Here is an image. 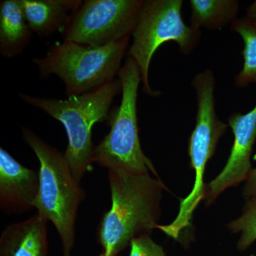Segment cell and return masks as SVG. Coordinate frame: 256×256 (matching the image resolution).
<instances>
[{
  "label": "cell",
  "instance_id": "1",
  "mask_svg": "<svg viewBox=\"0 0 256 256\" xmlns=\"http://www.w3.org/2000/svg\"><path fill=\"white\" fill-rule=\"evenodd\" d=\"M111 207L102 216L98 240L107 256H117L140 236L158 226L164 184L149 174L108 170Z\"/></svg>",
  "mask_w": 256,
  "mask_h": 256
},
{
  "label": "cell",
  "instance_id": "2",
  "mask_svg": "<svg viewBox=\"0 0 256 256\" xmlns=\"http://www.w3.org/2000/svg\"><path fill=\"white\" fill-rule=\"evenodd\" d=\"M122 92L120 78L86 94L67 99L46 98L20 94L28 105L46 112L63 124L68 137L64 156L77 182L80 184L94 163L92 128L97 122L108 118L114 97Z\"/></svg>",
  "mask_w": 256,
  "mask_h": 256
},
{
  "label": "cell",
  "instance_id": "3",
  "mask_svg": "<svg viewBox=\"0 0 256 256\" xmlns=\"http://www.w3.org/2000/svg\"><path fill=\"white\" fill-rule=\"evenodd\" d=\"M24 140L40 162V191L34 208L56 229L63 256H72L78 207L85 198L64 154L28 128H22Z\"/></svg>",
  "mask_w": 256,
  "mask_h": 256
},
{
  "label": "cell",
  "instance_id": "4",
  "mask_svg": "<svg viewBox=\"0 0 256 256\" xmlns=\"http://www.w3.org/2000/svg\"><path fill=\"white\" fill-rule=\"evenodd\" d=\"M130 36L110 44L92 47L64 41L42 58H34L42 78L52 75L63 82L68 97L86 94L118 76Z\"/></svg>",
  "mask_w": 256,
  "mask_h": 256
},
{
  "label": "cell",
  "instance_id": "5",
  "mask_svg": "<svg viewBox=\"0 0 256 256\" xmlns=\"http://www.w3.org/2000/svg\"><path fill=\"white\" fill-rule=\"evenodd\" d=\"M192 86L196 92L197 110L196 126L188 140V152L190 164L195 172L194 184L191 193L181 200L175 220L169 225L156 227L175 240H178L182 232L191 226L194 212L205 198L204 176L206 164L214 154L218 140L228 127L216 112L213 72L206 70L197 74Z\"/></svg>",
  "mask_w": 256,
  "mask_h": 256
},
{
  "label": "cell",
  "instance_id": "6",
  "mask_svg": "<svg viewBox=\"0 0 256 256\" xmlns=\"http://www.w3.org/2000/svg\"><path fill=\"white\" fill-rule=\"evenodd\" d=\"M118 78L122 82V99L110 116V130L95 148L94 162L108 170L134 174H149L156 172L141 148L138 134L137 100L142 82L136 62L128 56Z\"/></svg>",
  "mask_w": 256,
  "mask_h": 256
},
{
  "label": "cell",
  "instance_id": "7",
  "mask_svg": "<svg viewBox=\"0 0 256 256\" xmlns=\"http://www.w3.org/2000/svg\"><path fill=\"white\" fill-rule=\"evenodd\" d=\"M182 0H146L143 2L137 24L132 34V42L128 56L136 62L140 73L143 92L159 96L152 88L149 69L152 58L161 45L169 42L178 44L184 55L196 48L201 30L188 26L182 18Z\"/></svg>",
  "mask_w": 256,
  "mask_h": 256
},
{
  "label": "cell",
  "instance_id": "8",
  "mask_svg": "<svg viewBox=\"0 0 256 256\" xmlns=\"http://www.w3.org/2000/svg\"><path fill=\"white\" fill-rule=\"evenodd\" d=\"M143 0H86L64 28V41L92 47L132 36Z\"/></svg>",
  "mask_w": 256,
  "mask_h": 256
},
{
  "label": "cell",
  "instance_id": "9",
  "mask_svg": "<svg viewBox=\"0 0 256 256\" xmlns=\"http://www.w3.org/2000/svg\"><path fill=\"white\" fill-rule=\"evenodd\" d=\"M234 141L228 161L220 174L206 184L205 198L208 204L230 186L247 180L252 170L250 156L256 140V104L247 114L236 112L228 118Z\"/></svg>",
  "mask_w": 256,
  "mask_h": 256
},
{
  "label": "cell",
  "instance_id": "10",
  "mask_svg": "<svg viewBox=\"0 0 256 256\" xmlns=\"http://www.w3.org/2000/svg\"><path fill=\"white\" fill-rule=\"evenodd\" d=\"M40 191L38 173L24 166L0 148V208L8 215L34 208Z\"/></svg>",
  "mask_w": 256,
  "mask_h": 256
},
{
  "label": "cell",
  "instance_id": "11",
  "mask_svg": "<svg viewBox=\"0 0 256 256\" xmlns=\"http://www.w3.org/2000/svg\"><path fill=\"white\" fill-rule=\"evenodd\" d=\"M47 222L36 212L5 227L0 236V256H48Z\"/></svg>",
  "mask_w": 256,
  "mask_h": 256
},
{
  "label": "cell",
  "instance_id": "12",
  "mask_svg": "<svg viewBox=\"0 0 256 256\" xmlns=\"http://www.w3.org/2000/svg\"><path fill=\"white\" fill-rule=\"evenodd\" d=\"M32 32L40 36L53 34L65 28L82 0H20Z\"/></svg>",
  "mask_w": 256,
  "mask_h": 256
},
{
  "label": "cell",
  "instance_id": "13",
  "mask_svg": "<svg viewBox=\"0 0 256 256\" xmlns=\"http://www.w3.org/2000/svg\"><path fill=\"white\" fill-rule=\"evenodd\" d=\"M28 26L20 0L0 2V53L5 58L21 54L31 40Z\"/></svg>",
  "mask_w": 256,
  "mask_h": 256
},
{
  "label": "cell",
  "instance_id": "14",
  "mask_svg": "<svg viewBox=\"0 0 256 256\" xmlns=\"http://www.w3.org/2000/svg\"><path fill=\"white\" fill-rule=\"evenodd\" d=\"M191 26L201 30H220L236 20V0H191Z\"/></svg>",
  "mask_w": 256,
  "mask_h": 256
},
{
  "label": "cell",
  "instance_id": "15",
  "mask_svg": "<svg viewBox=\"0 0 256 256\" xmlns=\"http://www.w3.org/2000/svg\"><path fill=\"white\" fill-rule=\"evenodd\" d=\"M230 26L244 41V66L236 76L235 82L238 88H245L256 82V24L244 18L234 20Z\"/></svg>",
  "mask_w": 256,
  "mask_h": 256
},
{
  "label": "cell",
  "instance_id": "16",
  "mask_svg": "<svg viewBox=\"0 0 256 256\" xmlns=\"http://www.w3.org/2000/svg\"><path fill=\"white\" fill-rule=\"evenodd\" d=\"M233 233H240L238 242L239 250H246L256 240V197L248 200L242 216L229 224Z\"/></svg>",
  "mask_w": 256,
  "mask_h": 256
},
{
  "label": "cell",
  "instance_id": "17",
  "mask_svg": "<svg viewBox=\"0 0 256 256\" xmlns=\"http://www.w3.org/2000/svg\"><path fill=\"white\" fill-rule=\"evenodd\" d=\"M129 256H166L163 248L144 234L133 239L130 242Z\"/></svg>",
  "mask_w": 256,
  "mask_h": 256
},
{
  "label": "cell",
  "instance_id": "18",
  "mask_svg": "<svg viewBox=\"0 0 256 256\" xmlns=\"http://www.w3.org/2000/svg\"><path fill=\"white\" fill-rule=\"evenodd\" d=\"M244 192L246 198L256 197V168L250 171Z\"/></svg>",
  "mask_w": 256,
  "mask_h": 256
},
{
  "label": "cell",
  "instance_id": "19",
  "mask_svg": "<svg viewBox=\"0 0 256 256\" xmlns=\"http://www.w3.org/2000/svg\"><path fill=\"white\" fill-rule=\"evenodd\" d=\"M245 18L256 24V1L248 8Z\"/></svg>",
  "mask_w": 256,
  "mask_h": 256
},
{
  "label": "cell",
  "instance_id": "20",
  "mask_svg": "<svg viewBox=\"0 0 256 256\" xmlns=\"http://www.w3.org/2000/svg\"><path fill=\"white\" fill-rule=\"evenodd\" d=\"M98 256H107L105 254H104V252H101V254H100V255H99Z\"/></svg>",
  "mask_w": 256,
  "mask_h": 256
},
{
  "label": "cell",
  "instance_id": "21",
  "mask_svg": "<svg viewBox=\"0 0 256 256\" xmlns=\"http://www.w3.org/2000/svg\"><path fill=\"white\" fill-rule=\"evenodd\" d=\"M254 256V255H252V256Z\"/></svg>",
  "mask_w": 256,
  "mask_h": 256
}]
</instances>
